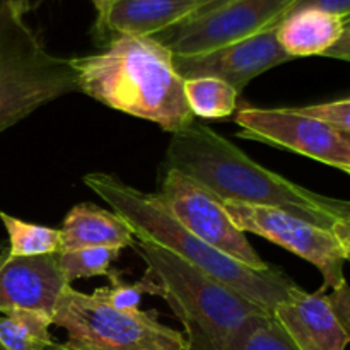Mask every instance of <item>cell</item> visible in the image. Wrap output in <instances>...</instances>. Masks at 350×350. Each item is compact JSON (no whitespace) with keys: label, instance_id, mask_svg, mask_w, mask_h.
Segmentation results:
<instances>
[{"label":"cell","instance_id":"cell-29","mask_svg":"<svg viewBox=\"0 0 350 350\" xmlns=\"http://www.w3.org/2000/svg\"><path fill=\"white\" fill-rule=\"evenodd\" d=\"M19 3L27 10V12H29V10H33V5H34L33 0H19Z\"/></svg>","mask_w":350,"mask_h":350},{"label":"cell","instance_id":"cell-8","mask_svg":"<svg viewBox=\"0 0 350 350\" xmlns=\"http://www.w3.org/2000/svg\"><path fill=\"white\" fill-rule=\"evenodd\" d=\"M156 197L188 231L252 270H269L245 232L234 224L221 198L176 170H164Z\"/></svg>","mask_w":350,"mask_h":350},{"label":"cell","instance_id":"cell-24","mask_svg":"<svg viewBox=\"0 0 350 350\" xmlns=\"http://www.w3.org/2000/svg\"><path fill=\"white\" fill-rule=\"evenodd\" d=\"M328 303H330L332 311L335 313L337 320L344 325L345 330L350 332V291L347 280L335 287L334 293L328 294Z\"/></svg>","mask_w":350,"mask_h":350},{"label":"cell","instance_id":"cell-28","mask_svg":"<svg viewBox=\"0 0 350 350\" xmlns=\"http://www.w3.org/2000/svg\"><path fill=\"white\" fill-rule=\"evenodd\" d=\"M212 7L208 10H205L204 14H207V12H211V10H214V9H217V7H221V5H224V3H228V2H231V0H212ZM204 14H202V16H204ZM198 17V16H197Z\"/></svg>","mask_w":350,"mask_h":350},{"label":"cell","instance_id":"cell-21","mask_svg":"<svg viewBox=\"0 0 350 350\" xmlns=\"http://www.w3.org/2000/svg\"><path fill=\"white\" fill-rule=\"evenodd\" d=\"M106 277L109 279V286L99 287L92 294L118 310H137L142 294H154V284L147 275L135 284L125 282L118 270H109Z\"/></svg>","mask_w":350,"mask_h":350},{"label":"cell","instance_id":"cell-3","mask_svg":"<svg viewBox=\"0 0 350 350\" xmlns=\"http://www.w3.org/2000/svg\"><path fill=\"white\" fill-rule=\"evenodd\" d=\"M82 181L130 226L135 239L149 241L166 250L171 255L234 289L269 314H272L277 304L287 299L291 291L297 287V284L277 267L272 265L262 272L252 270L202 241L176 221L156 193L137 190L123 183L118 176L108 173H89Z\"/></svg>","mask_w":350,"mask_h":350},{"label":"cell","instance_id":"cell-6","mask_svg":"<svg viewBox=\"0 0 350 350\" xmlns=\"http://www.w3.org/2000/svg\"><path fill=\"white\" fill-rule=\"evenodd\" d=\"M51 323L67 332V340L50 350H185V335L161 323L156 311L118 310L70 284L58 296Z\"/></svg>","mask_w":350,"mask_h":350},{"label":"cell","instance_id":"cell-19","mask_svg":"<svg viewBox=\"0 0 350 350\" xmlns=\"http://www.w3.org/2000/svg\"><path fill=\"white\" fill-rule=\"evenodd\" d=\"M7 236H9V253L12 256H43L55 255L60 252V229L48 228V226L29 224L14 215L0 212Z\"/></svg>","mask_w":350,"mask_h":350},{"label":"cell","instance_id":"cell-15","mask_svg":"<svg viewBox=\"0 0 350 350\" xmlns=\"http://www.w3.org/2000/svg\"><path fill=\"white\" fill-rule=\"evenodd\" d=\"M60 252L79 248H115L122 252L135 241L130 226L113 211L79 204L68 211L60 229Z\"/></svg>","mask_w":350,"mask_h":350},{"label":"cell","instance_id":"cell-16","mask_svg":"<svg viewBox=\"0 0 350 350\" xmlns=\"http://www.w3.org/2000/svg\"><path fill=\"white\" fill-rule=\"evenodd\" d=\"M350 26V17H338L317 9L289 12L275 27L277 41L291 58L325 57Z\"/></svg>","mask_w":350,"mask_h":350},{"label":"cell","instance_id":"cell-1","mask_svg":"<svg viewBox=\"0 0 350 350\" xmlns=\"http://www.w3.org/2000/svg\"><path fill=\"white\" fill-rule=\"evenodd\" d=\"M164 170L198 181L222 202L287 212L334 232L350 245V204L327 197L267 170L207 125L193 122L173 133Z\"/></svg>","mask_w":350,"mask_h":350},{"label":"cell","instance_id":"cell-26","mask_svg":"<svg viewBox=\"0 0 350 350\" xmlns=\"http://www.w3.org/2000/svg\"><path fill=\"white\" fill-rule=\"evenodd\" d=\"M94 5L96 10V21L94 27H92V36L96 38L99 44L108 43V34H106V17H108L109 7H111L113 0H89Z\"/></svg>","mask_w":350,"mask_h":350},{"label":"cell","instance_id":"cell-14","mask_svg":"<svg viewBox=\"0 0 350 350\" xmlns=\"http://www.w3.org/2000/svg\"><path fill=\"white\" fill-rule=\"evenodd\" d=\"M212 0H113L106 17L108 41L115 34L157 36L163 31L202 16Z\"/></svg>","mask_w":350,"mask_h":350},{"label":"cell","instance_id":"cell-7","mask_svg":"<svg viewBox=\"0 0 350 350\" xmlns=\"http://www.w3.org/2000/svg\"><path fill=\"white\" fill-rule=\"evenodd\" d=\"M234 224L243 232H253L267 241L294 253L320 270L323 287L335 289L345 282L344 267L350 256V245L338 236L287 212L260 205L222 202Z\"/></svg>","mask_w":350,"mask_h":350},{"label":"cell","instance_id":"cell-25","mask_svg":"<svg viewBox=\"0 0 350 350\" xmlns=\"http://www.w3.org/2000/svg\"><path fill=\"white\" fill-rule=\"evenodd\" d=\"M301 9H317L338 17H350V0H296L289 12Z\"/></svg>","mask_w":350,"mask_h":350},{"label":"cell","instance_id":"cell-30","mask_svg":"<svg viewBox=\"0 0 350 350\" xmlns=\"http://www.w3.org/2000/svg\"><path fill=\"white\" fill-rule=\"evenodd\" d=\"M0 350H3V349H2V347H0Z\"/></svg>","mask_w":350,"mask_h":350},{"label":"cell","instance_id":"cell-9","mask_svg":"<svg viewBox=\"0 0 350 350\" xmlns=\"http://www.w3.org/2000/svg\"><path fill=\"white\" fill-rule=\"evenodd\" d=\"M294 2L296 0H231L154 38L176 57L207 53L273 29L289 14Z\"/></svg>","mask_w":350,"mask_h":350},{"label":"cell","instance_id":"cell-17","mask_svg":"<svg viewBox=\"0 0 350 350\" xmlns=\"http://www.w3.org/2000/svg\"><path fill=\"white\" fill-rule=\"evenodd\" d=\"M51 317L41 311L16 310L0 317L3 350H50L57 342L50 334Z\"/></svg>","mask_w":350,"mask_h":350},{"label":"cell","instance_id":"cell-4","mask_svg":"<svg viewBox=\"0 0 350 350\" xmlns=\"http://www.w3.org/2000/svg\"><path fill=\"white\" fill-rule=\"evenodd\" d=\"M132 248L147 265L146 275L185 327V350H239L267 311L208 273L149 241Z\"/></svg>","mask_w":350,"mask_h":350},{"label":"cell","instance_id":"cell-18","mask_svg":"<svg viewBox=\"0 0 350 350\" xmlns=\"http://www.w3.org/2000/svg\"><path fill=\"white\" fill-rule=\"evenodd\" d=\"M183 92L193 116L204 120L228 118L236 111L238 91L217 77L183 79Z\"/></svg>","mask_w":350,"mask_h":350},{"label":"cell","instance_id":"cell-2","mask_svg":"<svg viewBox=\"0 0 350 350\" xmlns=\"http://www.w3.org/2000/svg\"><path fill=\"white\" fill-rule=\"evenodd\" d=\"M79 92L171 135L195 122L170 48L152 36L115 34L99 53L70 58Z\"/></svg>","mask_w":350,"mask_h":350},{"label":"cell","instance_id":"cell-13","mask_svg":"<svg viewBox=\"0 0 350 350\" xmlns=\"http://www.w3.org/2000/svg\"><path fill=\"white\" fill-rule=\"evenodd\" d=\"M272 317L299 350H345L350 332L337 320L323 291L306 293L294 287Z\"/></svg>","mask_w":350,"mask_h":350},{"label":"cell","instance_id":"cell-27","mask_svg":"<svg viewBox=\"0 0 350 350\" xmlns=\"http://www.w3.org/2000/svg\"><path fill=\"white\" fill-rule=\"evenodd\" d=\"M325 57L337 58V60H344V62L350 60V26L345 27L344 33H342L340 38L335 41L334 46L325 53Z\"/></svg>","mask_w":350,"mask_h":350},{"label":"cell","instance_id":"cell-10","mask_svg":"<svg viewBox=\"0 0 350 350\" xmlns=\"http://www.w3.org/2000/svg\"><path fill=\"white\" fill-rule=\"evenodd\" d=\"M241 139L258 140L350 173V137L296 108H243L236 115Z\"/></svg>","mask_w":350,"mask_h":350},{"label":"cell","instance_id":"cell-12","mask_svg":"<svg viewBox=\"0 0 350 350\" xmlns=\"http://www.w3.org/2000/svg\"><path fill=\"white\" fill-rule=\"evenodd\" d=\"M65 286L57 253L23 258L0 246V313L33 310L51 317Z\"/></svg>","mask_w":350,"mask_h":350},{"label":"cell","instance_id":"cell-11","mask_svg":"<svg viewBox=\"0 0 350 350\" xmlns=\"http://www.w3.org/2000/svg\"><path fill=\"white\" fill-rule=\"evenodd\" d=\"M291 60L293 58L277 41L275 27L207 53L190 57L173 55L174 68L183 79L217 77L231 84L238 94L263 72Z\"/></svg>","mask_w":350,"mask_h":350},{"label":"cell","instance_id":"cell-20","mask_svg":"<svg viewBox=\"0 0 350 350\" xmlns=\"http://www.w3.org/2000/svg\"><path fill=\"white\" fill-rule=\"evenodd\" d=\"M120 250L103 248H79L67 250V252H58L57 260L60 265L62 273L68 284L75 279H85V277H99L108 275L109 267L115 260L120 258Z\"/></svg>","mask_w":350,"mask_h":350},{"label":"cell","instance_id":"cell-22","mask_svg":"<svg viewBox=\"0 0 350 350\" xmlns=\"http://www.w3.org/2000/svg\"><path fill=\"white\" fill-rule=\"evenodd\" d=\"M239 350H299L272 314L263 317L246 335Z\"/></svg>","mask_w":350,"mask_h":350},{"label":"cell","instance_id":"cell-23","mask_svg":"<svg viewBox=\"0 0 350 350\" xmlns=\"http://www.w3.org/2000/svg\"><path fill=\"white\" fill-rule=\"evenodd\" d=\"M303 115L325 123L330 129L337 130L342 135L350 137V99H337V101L320 103V105H310L296 108Z\"/></svg>","mask_w":350,"mask_h":350},{"label":"cell","instance_id":"cell-5","mask_svg":"<svg viewBox=\"0 0 350 350\" xmlns=\"http://www.w3.org/2000/svg\"><path fill=\"white\" fill-rule=\"evenodd\" d=\"M26 14L19 0H0V133L79 91L70 58L50 53Z\"/></svg>","mask_w":350,"mask_h":350}]
</instances>
